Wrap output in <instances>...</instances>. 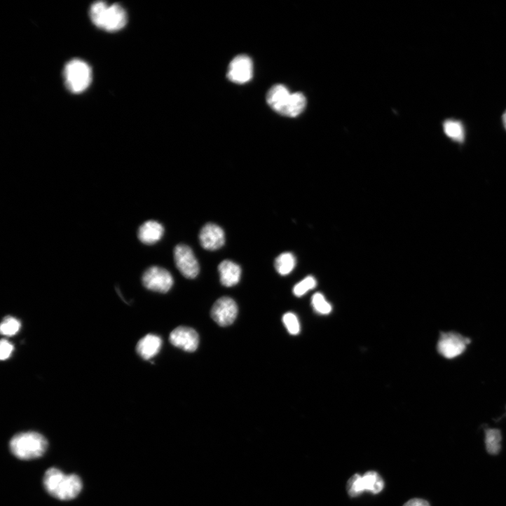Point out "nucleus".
<instances>
[{
    "instance_id": "25",
    "label": "nucleus",
    "mask_w": 506,
    "mask_h": 506,
    "mask_svg": "<svg viewBox=\"0 0 506 506\" xmlns=\"http://www.w3.org/2000/svg\"><path fill=\"white\" fill-rule=\"evenodd\" d=\"M283 322L292 335H298L301 331V324L296 315L292 313H288L283 317Z\"/></svg>"
},
{
    "instance_id": "6",
    "label": "nucleus",
    "mask_w": 506,
    "mask_h": 506,
    "mask_svg": "<svg viewBox=\"0 0 506 506\" xmlns=\"http://www.w3.org/2000/svg\"><path fill=\"white\" fill-rule=\"evenodd\" d=\"M142 282L149 290L165 294L173 286V278L165 269L159 267H151L143 275Z\"/></svg>"
},
{
    "instance_id": "21",
    "label": "nucleus",
    "mask_w": 506,
    "mask_h": 506,
    "mask_svg": "<svg viewBox=\"0 0 506 506\" xmlns=\"http://www.w3.org/2000/svg\"><path fill=\"white\" fill-rule=\"evenodd\" d=\"M109 6L102 1H98L92 5L90 8V19L92 22L99 29H102L103 20Z\"/></svg>"
},
{
    "instance_id": "15",
    "label": "nucleus",
    "mask_w": 506,
    "mask_h": 506,
    "mask_svg": "<svg viewBox=\"0 0 506 506\" xmlns=\"http://www.w3.org/2000/svg\"><path fill=\"white\" fill-rule=\"evenodd\" d=\"M162 340L156 335L149 334L139 341L137 346L138 354L144 360H151L160 351Z\"/></svg>"
},
{
    "instance_id": "3",
    "label": "nucleus",
    "mask_w": 506,
    "mask_h": 506,
    "mask_svg": "<svg viewBox=\"0 0 506 506\" xmlns=\"http://www.w3.org/2000/svg\"><path fill=\"white\" fill-rule=\"evenodd\" d=\"M64 78L66 86L69 91L74 94L82 93L91 84V68L81 60H73L65 67Z\"/></svg>"
},
{
    "instance_id": "5",
    "label": "nucleus",
    "mask_w": 506,
    "mask_h": 506,
    "mask_svg": "<svg viewBox=\"0 0 506 506\" xmlns=\"http://www.w3.org/2000/svg\"><path fill=\"white\" fill-rule=\"evenodd\" d=\"M175 263L178 271L187 279L196 278L200 271L193 252L188 245L180 244L174 250Z\"/></svg>"
},
{
    "instance_id": "27",
    "label": "nucleus",
    "mask_w": 506,
    "mask_h": 506,
    "mask_svg": "<svg viewBox=\"0 0 506 506\" xmlns=\"http://www.w3.org/2000/svg\"><path fill=\"white\" fill-rule=\"evenodd\" d=\"M403 506H430L428 501L422 498H412L408 500Z\"/></svg>"
},
{
    "instance_id": "28",
    "label": "nucleus",
    "mask_w": 506,
    "mask_h": 506,
    "mask_svg": "<svg viewBox=\"0 0 506 506\" xmlns=\"http://www.w3.org/2000/svg\"><path fill=\"white\" fill-rule=\"evenodd\" d=\"M502 123H503V125L506 130V111H505V113L502 115Z\"/></svg>"
},
{
    "instance_id": "14",
    "label": "nucleus",
    "mask_w": 506,
    "mask_h": 506,
    "mask_svg": "<svg viewBox=\"0 0 506 506\" xmlns=\"http://www.w3.org/2000/svg\"><path fill=\"white\" fill-rule=\"evenodd\" d=\"M291 95L292 93L285 86L276 85L268 92L267 102L274 111L280 114Z\"/></svg>"
},
{
    "instance_id": "26",
    "label": "nucleus",
    "mask_w": 506,
    "mask_h": 506,
    "mask_svg": "<svg viewBox=\"0 0 506 506\" xmlns=\"http://www.w3.org/2000/svg\"><path fill=\"white\" fill-rule=\"evenodd\" d=\"M14 350V346L8 341L3 339L0 344V359L6 360L9 359Z\"/></svg>"
},
{
    "instance_id": "23",
    "label": "nucleus",
    "mask_w": 506,
    "mask_h": 506,
    "mask_svg": "<svg viewBox=\"0 0 506 506\" xmlns=\"http://www.w3.org/2000/svg\"><path fill=\"white\" fill-rule=\"evenodd\" d=\"M312 305L314 310L320 315H327L330 314L332 311L331 304L328 303L324 296L320 293L313 296Z\"/></svg>"
},
{
    "instance_id": "8",
    "label": "nucleus",
    "mask_w": 506,
    "mask_h": 506,
    "mask_svg": "<svg viewBox=\"0 0 506 506\" xmlns=\"http://www.w3.org/2000/svg\"><path fill=\"white\" fill-rule=\"evenodd\" d=\"M252 62L247 56L235 57L228 66L227 78L234 83L245 84L252 79Z\"/></svg>"
},
{
    "instance_id": "18",
    "label": "nucleus",
    "mask_w": 506,
    "mask_h": 506,
    "mask_svg": "<svg viewBox=\"0 0 506 506\" xmlns=\"http://www.w3.org/2000/svg\"><path fill=\"white\" fill-rule=\"evenodd\" d=\"M296 266V259L291 252H284L275 260V269L278 273L282 275H289Z\"/></svg>"
},
{
    "instance_id": "4",
    "label": "nucleus",
    "mask_w": 506,
    "mask_h": 506,
    "mask_svg": "<svg viewBox=\"0 0 506 506\" xmlns=\"http://www.w3.org/2000/svg\"><path fill=\"white\" fill-rule=\"evenodd\" d=\"M470 340L458 332H441L437 346L439 355L446 359H453L465 352Z\"/></svg>"
},
{
    "instance_id": "12",
    "label": "nucleus",
    "mask_w": 506,
    "mask_h": 506,
    "mask_svg": "<svg viewBox=\"0 0 506 506\" xmlns=\"http://www.w3.org/2000/svg\"><path fill=\"white\" fill-rule=\"evenodd\" d=\"M164 228L156 221H148L143 224L138 231L139 239L144 244L152 245L163 237Z\"/></svg>"
},
{
    "instance_id": "22",
    "label": "nucleus",
    "mask_w": 506,
    "mask_h": 506,
    "mask_svg": "<svg viewBox=\"0 0 506 506\" xmlns=\"http://www.w3.org/2000/svg\"><path fill=\"white\" fill-rule=\"evenodd\" d=\"M20 329V322L13 317H6L1 324V327H0L2 334L6 336H13L16 335Z\"/></svg>"
},
{
    "instance_id": "10",
    "label": "nucleus",
    "mask_w": 506,
    "mask_h": 506,
    "mask_svg": "<svg viewBox=\"0 0 506 506\" xmlns=\"http://www.w3.org/2000/svg\"><path fill=\"white\" fill-rule=\"evenodd\" d=\"M199 239L203 248L207 250H216L224 245L225 235L220 226L208 223L202 228Z\"/></svg>"
},
{
    "instance_id": "11",
    "label": "nucleus",
    "mask_w": 506,
    "mask_h": 506,
    "mask_svg": "<svg viewBox=\"0 0 506 506\" xmlns=\"http://www.w3.org/2000/svg\"><path fill=\"white\" fill-rule=\"evenodd\" d=\"M127 22V14L123 8L119 4H114L108 7L102 29L108 32H116L123 29Z\"/></svg>"
},
{
    "instance_id": "16",
    "label": "nucleus",
    "mask_w": 506,
    "mask_h": 506,
    "mask_svg": "<svg viewBox=\"0 0 506 506\" xmlns=\"http://www.w3.org/2000/svg\"><path fill=\"white\" fill-rule=\"evenodd\" d=\"M307 100L301 93L292 94L287 105L281 112V115L295 118L303 112L306 107Z\"/></svg>"
},
{
    "instance_id": "24",
    "label": "nucleus",
    "mask_w": 506,
    "mask_h": 506,
    "mask_svg": "<svg viewBox=\"0 0 506 506\" xmlns=\"http://www.w3.org/2000/svg\"><path fill=\"white\" fill-rule=\"evenodd\" d=\"M317 286V281L313 277H307L303 281L297 284L293 290L296 297H302L309 291L314 289Z\"/></svg>"
},
{
    "instance_id": "9",
    "label": "nucleus",
    "mask_w": 506,
    "mask_h": 506,
    "mask_svg": "<svg viewBox=\"0 0 506 506\" xmlns=\"http://www.w3.org/2000/svg\"><path fill=\"white\" fill-rule=\"evenodd\" d=\"M170 343L176 348L188 353L196 351L199 344V336L191 328L179 327L172 331Z\"/></svg>"
},
{
    "instance_id": "19",
    "label": "nucleus",
    "mask_w": 506,
    "mask_h": 506,
    "mask_svg": "<svg viewBox=\"0 0 506 506\" xmlns=\"http://www.w3.org/2000/svg\"><path fill=\"white\" fill-rule=\"evenodd\" d=\"M501 433L496 429H487L485 430V444L488 453L497 455L501 449Z\"/></svg>"
},
{
    "instance_id": "13",
    "label": "nucleus",
    "mask_w": 506,
    "mask_h": 506,
    "mask_svg": "<svg viewBox=\"0 0 506 506\" xmlns=\"http://www.w3.org/2000/svg\"><path fill=\"white\" fill-rule=\"evenodd\" d=\"M220 282L226 287L235 286L240 280L241 269L235 263L230 261L221 262L218 268Z\"/></svg>"
},
{
    "instance_id": "20",
    "label": "nucleus",
    "mask_w": 506,
    "mask_h": 506,
    "mask_svg": "<svg viewBox=\"0 0 506 506\" xmlns=\"http://www.w3.org/2000/svg\"><path fill=\"white\" fill-rule=\"evenodd\" d=\"M444 130L445 134L453 141L460 143L464 141L465 133L461 123L452 120L446 121L444 123Z\"/></svg>"
},
{
    "instance_id": "1",
    "label": "nucleus",
    "mask_w": 506,
    "mask_h": 506,
    "mask_svg": "<svg viewBox=\"0 0 506 506\" xmlns=\"http://www.w3.org/2000/svg\"><path fill=\"white\" fill-rule=\"evenodd\" d=\"M43 484L47 492L60 500H73L83 489V481L78 475L65 474L56 467L46 471Z\"/></svg>"
},
{
    "instance_id": "2",
    "label": "nucleus",
    "mask_w": 506,
    "mask_h": 506,
    "mask_svg": "<svg viewBox=\"0 0 506 506\" xmlns=\"http://www.w3.org/2000/svg\"><path fill=\"white\" fill-rule=\"evenodd\" d=\"M48 448L47 439L36 432H25L15 435L10 442L12 453L25 460L43 456Z\"/></svg>"
},
{
    "instance_id": "7",
    "label": "nucleus",
    "mask_w": 506,
    "mask_h": 506,
    "mask_svg": "<svg viewBox=\"0 0 506 506\" xmlns=\"http://www.w3.org/2000/svg\"><path fill=\"white\" fill-rule=\"evenodd\" d=\"M238 307L235 301L228 297L217 300L211 310L212 320L220 327L231 325L236 319Z\"/></svg>"
},
{
    "instance_id": "17",
    "label": "nucleus",
    "mask_w": 506,
    "mask_h": 506,
    "mask_svg": "<svg viewBox=\"0 0 506 506\" xmlns=\"http://www.w3.org/2000/svg\"><path fill=\"white\" fill-rule=\"evenodd\" d=\"M360 485L362 492L369 491L374 494L381 492L384 488V481L380 474L375 471L367 472L360 477Z\"/></svg>"
}]
</instances>
